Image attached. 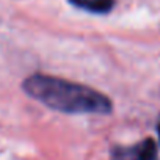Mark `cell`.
Returning <instances> with one entry per match:
<instances>
[{
  "mask_svg": "<svg viewBox=\"0 0 160 160\" xmlns=\"http://www.w3.org/2000/svg\"><path fill=\"white\" fill-rule=\"evenodd\" d=\"M113 160H158L157 144L152 138H146L132 148L116 149Z\"/></svg>",
  "mask_w": 160,
  "mask_h": 160,
  "instance_id": "cell-2",
  "label": "cell"
},
{
  "mask_svg": "<svg viewBox=\"0 0 160 160\" xmlns=\"http://www.w3.org/2000/svg\"><path fill=\"white\" fill-rule=\"evenodd\" d=\"M24 91L44 105L64 113H110V99L80 83L69 80L35 74L24 82Z\"/></svg>",
  "mask_w": 160,
  "mask_h": 160,
  "instance_id": "cell-1",
  "label": "cell"
},
{
  "mask_svg": "<svg viewBox=\"0 0 160 160\" xmlns=\"http://www.w3.org/2000/svg\"><path fill=\"white\" fill-rule=\"evenodd\" d=\"M69 2L91 13H108L115 5V0H69Z\"/></svg>",
  "mask_w": 160,
  "mask_h": 160,
  "instance_id": "cell-3",
  "label": "cell"
},
{
  "mask_svg": "<svg viewBox=\"0 0 160 160\" xmlns=\"http://www.w3.org/2000/svg\"><path fill=\"white\" fill-rule=\"evenodd\" d=\"M157 132H158V138H160V121H158V126H157Z\"/></svg>",
  "mask_w": 160,
  "mask_h": 160,
  "instance_id": "cell-4",
  "label": "cell"
}]
</instances>
